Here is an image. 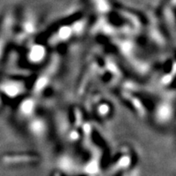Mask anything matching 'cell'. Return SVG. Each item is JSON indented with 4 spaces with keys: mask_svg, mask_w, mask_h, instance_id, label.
<instances>
[{
    "mask_svg": "<svg viewBox=\"0 0 176 176\" xmlns=\"http://www.w3.org/2000/svg\"><path fill=\"white\" fill-rule=\"evenodd\" d=\"M170 109L169 108V106L167 105H162L159 108L158 112V117L161 120H166L169 118V117H170Z\"/></svg>",
    "mask_w": 176,
    "mask_h": 176,
    "instance_id": "1",
    "label": "cell"
},
{
    "mask_svg": "<svg viewBox=\"0 0 176 176\" xmlns=\"http://www.w3.org/2000/svg\"><path fill=\"white\" fill-rule=\"evenodd\" d=\"M43 56V52L40 48H35L32 51L31 53V58L34 61H39L42 59Z\"/></svg>",
    "mask_w": 176,
    "mask_h": 176,
    "instance_id": "2",
    "label": "cell"
},
{
    "mask_svg": "<svg viewBox=\"0 0 176 176\" xmlns=\"http://www.w3.org/2000/svg\"><path fill=\"white\" fill-rule=\"evenodd\" d=\"M34 109V103L30 100H26V102L22 106V110L25 113H30L32 110Z\"/></svg>",
    "mask_w": 176,
    "mask_h": 176,
    "instance_id": "3",
    "label": "cell"
}]
</instances>
